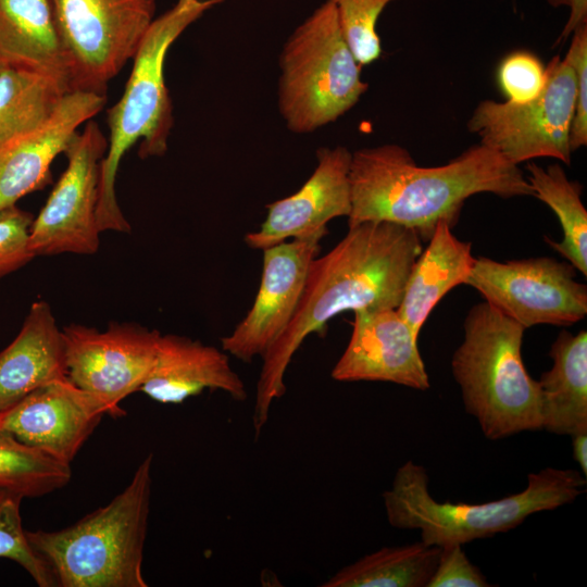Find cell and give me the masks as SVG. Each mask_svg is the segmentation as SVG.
Masks as SVG:
<instances>
[{"instance_id":"6da1fadb","label":"cell","mask_w":587,"mask_h":587,"mask_svg":"<svg viewBox=\"0 0 587 587\" xmlns=\"http://www.w3.org/2000/svg\"><path fill=\"white\" fill-rule=\"evenodd\" d=\"M310 264L297 309L278 339L262 357L252 424L260 436L272 403L286 392L285 373L303 340L346 311L397 309L422 240L411 228L364 222Z\"/></svg>"},{"instance_id":"7a4b0ae2","label":"cell","mask_w":587,"mask_h":587,"mask_svg":"<svg viewBox=\"0 0 587 587\" xmlns=\"http://www.w3.org/2000/svg\"><path fill=\"white\" fill-rule=\"evenodd\" d=\"M351 211L348 227L390 222L428 240L441 221L453 227L470 197L532 196L526 176L496 150L476 143L447 164L423 167L396 143L362 148L351 154Z\"/></svg>"},{"instance_id":"3957f363","label":"cell","mask_w":587,"mask_h":587,"mask_svg":"<svg viewBox=\"0 0 587 587\" xmlns=\"http://www.w3.org/2000/svg\"><path fill=\"white\" fill-rule=\"evenodd\" d=\"M224 0H176L154 18L133 60L130 75L120 100L108 111L110 130L100 165L97 225L100 233H129L116 198L115 182L125 153L139 143L141 159L163 155L173 126V108L165 85L166 54L174 41L208 10Z\"/></svg>"},{"instance_id":"277c9868","label":"cell","mask_w":587,"mask_h":587,"mask_svg":"<svg viewBox=\"0 0 587 587\" xmlns=\"http://www.w3.org/2000/svg\"><path fill=\"white\" fill-rule=\"evenodd\" d=\"M152 453L108 504L58 530H27V540L58 587H147L142 574Z\"/></svg>"},{"instance_id":"5b68a950","label":"cell","mask_w":587,"mask_h":587,"mask_svg":"<svg viewBox=\"0 0 587 587\" xmlns=\"http://www.w3.org/2000/svg\"><path fill=\"white\" fill-rule=\"evenodd\" d=\"M578 471L546 467L527 477L523 491L484 503L438 502L429 494L426 470L413 461L401 465L383 494L389 524L421 530L430 546L463 545L509 532L529 515L573 502L585 492Z\"/></svg>"},{"instance_id":"8992f818","label":"cell","mask_w":587,"mask_h":587,"mask_svg":"<svg viewBox=\"0 0 587 587\" xmlns=\"http://www.w3.org/2000/svg\"><path fill=\"white\" fill-rule=\"evenodd\" d=\"M525 329L487 301L477 303L451 359L465 410L491 440L542 429L538 380L522 357Z\"/></svg>"},{"instance_id":"52a82bcc","label":"cell","mask_w":587,"mask_h":587,"mask_svg":"<svg viewBox=\"0 0 587 587\" xmlns=\"http://www.w3.org/2000/svg\"><path fill=\"white\" fill-rule=\"evenodd\" d=\"M279 66L278 109L286 126L297 134L336 121L369 87L328 0L288 37Z\"/></svg>"},{"instance_id":"ba28073f","label":"cell","mask_w":587,"mask_h":587,"mask_svg":"<svg viewBox=\"0 0 587 587\" xmlns=\"http://www.w3.org/2000/svg\"><path fill=\"white\" fill-rule=\"evenodd\" d=\"M576 98V74L566 58L546 66L541 92L526 102L483 100L467 121L480 143L519 165L536 158L571 164L570 129Z\"/></svg>"},{"instance_id":"9c48e42d","label":"cell","mask_w":587,"mask_h":587,"mask_svg":"<svg viewBox=\"0 0 587 587\" xmlns=\"http://www.w3.org/2000/svg\"><path fill=\"white\" fill-rule=\"evenodd\" d=\"M72 91L103 93L134 58L157 0H51Z\"/></svg>"},{"instance_id":"30bf717a","label":"cell","mask_w":587,"mask_h":587,"mask_svg":"<svg viewBox=\"0 0 587 587\" xmlns=\"http://www.w3.org/2000/svg\"><path fill=\"white\" fill-rule=\"evenodd\" d=\"M465 285L524 328L572 325L587 314V287L569 262L540 257L507 262L475 258Z\"/></svg>"},{"instance_id":"8fae6325","label":"cell","mask_w":587,"mask_h":587,"mask_svg":"<svg viewBox=\"0 0 587 587\" xmlns=\"http://www.w3.org/2000/svg\"><path fill=\"white\" fill-rule=\"evenodd\" d=\"M62 335L68 379L95 398L107 415H125L121 402L147 379L159 330L136 323H111L103 330L71 324Z\"/></svg>"},{"instance_id":"7c38bea8","label":"cell","mask_w":587,"mask_h":587,"mask_svg":"<svg viewBox=\"0 0 587 587\" xmlns=\"http://www.w3.org/2000/svg\"><path fill=\"white\" fill-rule=\"evenodd\" d=\"M108 140L93 121L71 139L67 166L29 228V248L37 255L92 254L100 245L97 203L100 165Z\"/></svg>"},{"instance_id":"4fadbf2b","label":"cell","mask_w":587,"mask_h":587,"mask_svg":"<svg viewBox=\"0 0 587 587\" xmlns=\"http://www.w3.org/2000/svg\"><path fill=\"white\" fill-rule=\"evenodd\" d=\"M326 234L294 238L262 250L259 291L247 315L221 339L225 352L249 363L262 358L278 339L297 309L310 264Z\"/></svg>"},{"instance_id":"5bb4252c","label":"cell","mask_w":587,"mask_h":587,"mask_svg":"<svg viewBox=\"0 0 587 587\" xmlns=\"http://www.w3.org/2000/svg\"><path fill=\"white\" fill-rule=\"evenodd\" d=\"M104 414L103 407L67 377L34 390L0 413V429L71 464Z\"/></svg>"},{"instance_id":"9a60e30c","label":"cell","mask_w":587,"mask_h":587,"mask_svg":"<svg viewBox=\"0 0 587 587\" xmlns=\"http://www.w3.org/2000/svg\"><path fill=\"white\" fill-rule=\"evenodd\" d=\"M417 338L397 309L354 311L351 338L330 375L338 382H387L427 390Z\"/></svg>"},{"instance_id":"2e32d148","label":"cell","mask_w":587,"mask_h":587,"mask_svg":"<svg viewBox=\"0 0 587 587\" xmlns=\"http://www.w3.org/2000/svg\"><path fill=\"white\" fill-rule=\"evenodd\" d=\"M351 154L346 147H323L316 151L312 175L295 193L266 205L267 214L259 230L245 236L252 249L264 250L289 238L328 233L326 224L349 216Z\"/></svg>"},{"instance_id":"e0dca14e","label":"cell","mask_w":587,"mask_h":587,"mask_svg":"<svg viewBox=\"0 0 587 587\" xmlns=\"http://www.w3.org/2000/svg\"><path fill=\"white\" fill-rule=\"evenodd\" d=\"M105 101L103 93L71 91L47 123L0 148V211L46 184L54 159Z\"/></svg>"},{"instance_id":"ac0fdd59","label":"cell","mask_w":587,"mask_h":587,"mask_svg":"<svg viewBox=\"0 0 587 587\" xmlns=\"http://www.w3.org/2000/svg\"><path fill=\"white\" fill-rule=\"evenodd\" d=\"M204 389L247 398L242 379L225 351L174 334L160 335L152 369L140 391L161 403H180Z\"/></svg>"},{"instance_id":"d6986e66","label":"cell","mask_w":587,"mask_h":587,"mask_svg":"<svg viewBox=\"0 0 587 587\" xmlns=\"http://www.w3.org/2000/svg\"><path fill=\"white\" fill-rule=\"evenodd\" d=\"M64 378L62 329L50 305L36 301L15 339L0 352V413L34 390Z\"/></svg>"},{"instance_id":"ffe728a7","label":"cell","mask_w":587,"mask_h":587,"mask_svg":"<svg viewBox=\"0 0 587 587\" xmlns=\"http://www.w3.org/2000/svg\"><path fill=\"white\" fill-rule=\"evenodd\" d=\"M0 60L51 76L72 91L51 0H0Z\"/></svg>"},{"instance_id":"44dd1931","label":"cell","mask_w":587,"mask_h":587,"mask_svg":"<svg viewBox=\"0 0 587 587\" xmlns=\"http://www.w3.org/2000/svg\"><path fill=\"white\" fill-rule=\"evenodd\" d=\"M427 242L411 268L397 308L417 337L441 298L455 286L465 284L475 260L472 243L458 239L445 221L437 224Z\"/></svg>"},{"instance_id":"7402d4cb","label":"cell","mask_w":587,"mask_h":587,"mask_svg":"<svg viewBox=\"0 0 587 587\" xmlns=\"http://www.w3.org/2000/svg\"><path fill=\"white\" fill-rule=\"evenodd\" d=\"M549 355L552 367L538 380L542 429L569 436L587 432V332L562 330Z\"/></svg>"},{"instance_id":"603a6c76","label":"cell","mask_w":587,"mask_h":587,"mask_svg":"<svg viewBox=\"0 0 587 587\" xmlns=\"http://www.w3.org/2000/svg\"><path fill=\"white\" fill-rule=\"evenodd\" d=\"M68 92L51 76L3 64L0 67V148L47 123Z\"/></svg>"},{"instance_id":"cb8c5ba5","label":"cell","mask_w":587,"mask_h":587,"mask_svg":"<svg viewBox=\"0 0 587 587\" xmlns=\"http://www.w3.org/2000/svg\"><path fill=\"white\" fill-rule=\"evenodd\" d=\"M441 547L419 542L384 547L335 573L322 587H427Z\"/></svg>"},{"instance_id":"d4e9b609","label":"cell","mask_w":587,"mask_h":587,"mask_svg":"<svg viewBox=\"0 0 587 587\" xmlns=\"http://www.w3.org/2000/svg\"><path fill=\"white\" fill-rule=\"evenodd\" d=\"M526 168V179L534 197L555 213L562 227V239L557 242L547 238V242L586 276L587 211L582 201L583 186L577 180L569 179L558 163L542 167L528 162Z\"/></svg>"},{"instance_id":"484cf974","label":"cell","mask_w":587,"mask_h":587,"mask_svg":"<svg viewBox=\"0 0 587 587\" xmlns=\"http://www.w3.org/2000/svg\"><path fill=\"white\" fill-rule=\"evenodd\" d=\"M71 476L70 464L0 429V488L38 498L66 486Z\"/></svg>"},{"instance_id":"4316f807","label":"cell","mask_w":587,"mask_h":587,"mask_svg":"<svg viewBox=\"0 0 587 587\" xmlns=\"http://www.w3.org/2000/svg\"><path fill=\"white\" fill-rule=\"evenodd\" d=\"M336 9L342 36L358 63L367 65L382 54L376 30L379 15L392 0H328Z\"/></svg>"},{"instance_id":"83f0119b","label":"cell","mask_w":587,"mask_h":587,"mask_svg":"<svg viewBox=\"0 0 587 587\" xmlns=\"http://www.w3.org/2000/svg\"><path fill=\"white\" fill-rule=\"evenodd\" d=\"M23 499L0 488V558L17 563L39 587H55L51 573L27 540L21 516Z\"/></svg>"},{"instance_id":"f1b7e54d","label":"cell","mask_w":587,"mask_h":587,"mask_svg":"<svg viewBox=\"0 0 587 587\" xmlns=\"http://www.w3.org/2000/svg\"><path fill=\"white\" fill-rule=\"evenodd\" d=\"M497 79L508 101L526 102L541 92L546 82V66L534 53L515 51L501 61Z\"/></svg>"},{"instance_id":"f546056e","label":"cell","mask_w":587,"mask_h":587,"mask_svg":"<svg viewBox=\"0 0 587 587\" xmlns=\"http://www.w3.org/2000/svg\"><path fill=\"white\" fill-rule=\"evenodd\" d=\"M30 213L12 205L0 211V277L35 258L29 248Z\"/></svg>"},{"instance_id":"4dcf8cb0","label":"cell","mask_w":587,"mask_h":587,"mask_svg":"<svg viewBox=\"0 0 587 587\" xmlns=\"http://www.w3.org/2000/svg\"><path fill=\"white\" fill-rule=\"evenodd\" d=\"M565 58L576 74V98L570 129L573 152L587 145V24L573 32Z\"/></svg>"},{"instance_id":"1f68e13d","label":"cell","mask_w":587,"mask_h":587,"mask_svg":"<svg viewBox=\"0 0 587 587\" xmlns=\"http://www.w3.org/2000/svg\"><path fill=\"white\" fill-rule=\"evenodd\" d=\"M486 577L466 557L462 545L441 547L436 570L427 587H486Z\"/></svg>"},{"instance_id":"d6a6232c","label":"cell","mask_w":587,"mask_h":587,"mask_svg":"<svg viewBox=\"0 0 587 587\" xmlns=\"http://www.w3.org/2000/svg\"><path fill=\"white\" fill-rule=\"evenodd\" d=\"M547 2L553 8L567 7L570 9L569 20L555 43L566 40L575 29L587 24V0H547Z\"/></svg>"},{"instance_id":"836d02e7","label":"cell","mask_w":587,"mask_h":587,"mask_svg":"<svg viewBox=\"0 0 587 587\" xmlns=\"http://www.w3.org/2000/svg\"><path fill=\"white\" fill-rule=\"evenodd\" d=\"M572 437L573 458L577 462L580 473L587 475V432L574 434Z\"/></svg>"},{"instance_id":"e575fe53","label":"cell","mask_w":587,"mask_h":587,"mask_svg":"<svg viewBox=\"0 0 587 587\" xmlns=\"http://www.w3.org/2000/svg\"><path fill=\"white\" fill-rule=\"evenodd\" d=\"M2 65H3V63H2L1 60H0V67H1Z\"/></svg>"}]
</instances>
